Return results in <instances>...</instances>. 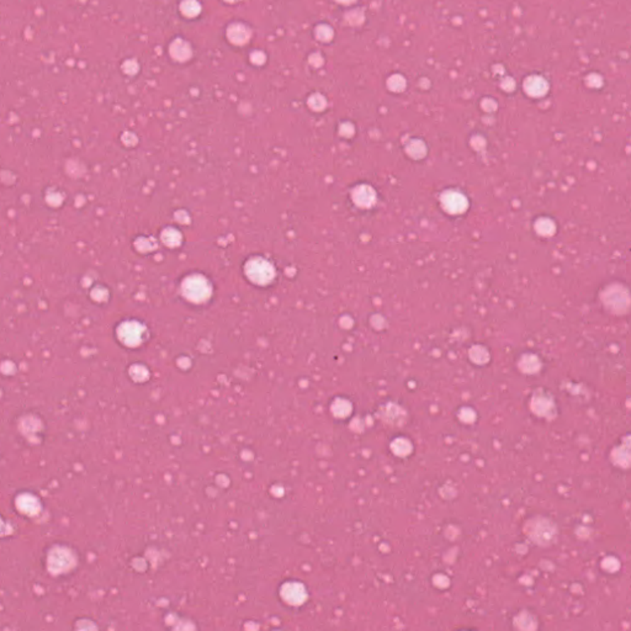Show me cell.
<instances>
[{"label":"cell","mask_w":631,"mask_h":631,"mask_svg":"<svg viewBox=\"0 0 631 631\" xmlns=\"http://www.w3.org/2000/svg\"><path fill=\"white\" fill-rule=\"evenodd\" d=\"M194 291L189 292L186 294V296L190 297V298H193V300H201V298H205V297L208 296V295H205L203 292L199 291V290H203V291L208 292V286H206V284L203 280L199 278L189 279L186 280V283L184 285V290H193Z\"/></svg>","instance_id":"cell-1"}]
</instances>
